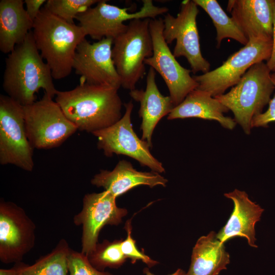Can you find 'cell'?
I'll list each match as a JSON object with an SVG mask.
<instances>
[{
  "mask_svg": "<svg viewBox=\"0 0 275 275\" xmlns=\"http://www.w3.org/2000/svg\"><path fill=\"white\" fill-rule=\"evenodd\" d=\"M118 90L79 83L71 90L58 91L55 101L78 130L92 134L113 125L122 118L123 103Z\"/></svg>",
  "mask_w": 275,
  "mask_h": 275,
  "instance_id": "1",
  "label": "cell"
},
{
  "mask_svg": "<svg viewBox=\"0 0 275 275\" xmlns=\"http://www.w3.org/2000/svg\"><path fill=\"white\" fill-rule=\"evenodd\" d=\"M53 79L49 66L36 46L32 30L6 59L3 89L7 95L25 106L37 101L36 94L40 89L53 98L58 92Z\"/></svg>",
  "mask_w": 275,
  "mask_h": 275,
  "instance_id": "2",
  "label": "cell"
},
{
  "mask_svg": "<svg viewBox=\"0 0 275 275\" xmlns=\"http://www.w3.org/2000/svg\"><path fill=\"white\" fill-rule=\"evenodd\" d=\"M32 32L36 46L53 79L59 80L69 75L77 47L87 36L84 29L42 7L34 22Z\"/></svg>",
  "mask_w": 275,
  "mask_h": 275,
  "instance_id": "3",
  "label": "cell"
},
{
  "mask_svg": "<svg viewBox=\"0 0 275 275\" xmlns=\"http://www.w3.org/2000/svg\"><path fill=\"white\" fill-rule=\"evenodd\" d=\"M271 74L266 63H256L228 92L215 97L232 112L234 121L246 134L251 133L253 118L262 113L271 100L275 89Z\"/></svg>",
  "mask_w": 275,
  "mask_h": 275,
  "instance_id": "4",
  "label": "cell"
},
{
  "mask_svg": "<svg viewBox=\"0 0 275 275\" xmlns=\"http://www.w3.org/2000/svg\"><path fill=\"white\" fill-rule=\"evenodd\" d=\"M151 19H133L128 29L114 40L112 55L121 87L133 90L146 73L145 61L153 54Z\"/></svg>",
  "mask_w": 275,
  "mask_h": 275,
  "instance_id": "5",
  "label": "cell"
},
{
  "mask_svg": "<svg viewBox=\"0 0 275 275\" xmlns=\"http://www.w3.org/2000/svg\"><path fill=\"white\" fill-rule=\"evenodd\" d=\"M28 138L34 149H50L61 146L77 130L52 98H42L23 106Z\"/></svg>",
  "mask_w": 275,
  "mask_h": 275,
  "instance_id": "6",
  "label": "cell"
},
{
  "mask_svg": "<svg viewBox=\"0 0 275 275\" xmlns=\"http://www.w3.org/2000/svg\"><path fill=\"white\" fill-rule=\"evenodd\" d=\"M272 48V39L253 38L237 51L231 54L223 64L212 71L193 75L198 84L197 89L205 91L215 97L238 84L254 64L267 61Z\"/></svg>",
  "mask_w": 275,
  "mask_h": 275,
  "instance_id": "7",
  "label": "cell"
},
{
  "mask_svg": "<svg viewBox=\"0 0 275 275\" xmlns=\"http://www.w3.org/2000/svg\"><path fill=\"white\" fill-rule=\"evenodd\" d=\"M106 1H99L94 7H91L76 17L79 25L86 35L99 41L104 38L114 40L125 32L128 24L126 20L155 19L166 13L169 9L153 4L152 0H143L141 9L134 13H128L129 8H120L106 3Z\"/></svg>",
  "mask_w": 275,
  "mask_h": 275,
  "instance_id": "8",
  "label": "cell"
},
{
  "mask_svg": "<svg viewBox=\"0 0 275 275\" xmlns=\"http://www.w3.org/2000/svg\"><path fill=\"white\" fill-rule=\"evenodd\" d=\"M34 148L27 136L23 106L8 95L0 96V163L33 170Z\"/></svg>",
  "mask_w": 275,
  "mask_h": 275,
  "instance_id": "9",
  "label": "cell"
},
{
  "mask_svg": "<svg viewBox=\"0 0 275 275\" xmlns=\"http://www.w3.org/2000/svg\"><path fill=\"white\" fill-rule=\"evenodd\" d=\"M198 5L191 0L181 4L176 17L169 13L164 15L163 37L168 44L176 40L173 53L175 58L185 57L194 73L210 71V64L201 53L197 25L199 12Z\"/></svg>",
  "mask_w": 275,
  "mask_h": 275,
  "instance_id": "10",
  "label": "cell"
},
{
  "mask_svg": "<svg viewBox=\"0 0 275 275\" xmlns=\"http://www.w3.org/2000/svg\"><path fill=\"white\" fill-rule=\"evenodd\" d=\"M124 105L125 113L118 122L92 133L98 139L97 148L108 157L114 154L126 155L152 171L159 174L164 172L162 163L150 152L148 143L140 139L133 129L131 121L133 103L130 101Z\"/></svg>",
  "mask_w": 275,
  "mask_h": 275,
  "instance_id": "11",
  "label": "cell"
},
{
  "mask_svg": "<svg viewBox=\"0 0 275 275\" xmlns=\"http://www.w3.org/2000/svg\"><path fill=\"white\" fill-rule=\"evenodd\" d=\"M163 19H151L149 29L153 42V54L145 61V65L157 72L164 81L174 107L196 89L198 84L190 75L191 70L177 61L163 37Z\"/></svg>",
  "mask_w": 275,
  "mask_h": 275,
  "instance_id": "12",
  "label": "cell"
},
{
  "mask_svg": "<svg viewBox=\"0 0 275 275\" xmlns=\"http://www.w3.org/2000/svg\"><path fill=\"white\" fill-rule=\"evenodd\" d=\"M36 225L24 210L15 203L0 201V260L20 262L34 246Z\"/></svg>",
  "mask_w": 275,
  "mask_h": 275,
  "instance_id": "13",
  "label": "cell"
},
{
  "mask_svg": "<svg viewBox=\"0 0 275 275\" xmlns=\"http://www.w3.org/2000/svg\"><path fill=\"white\" fill-rule=\"evenodd\" d=\"M116 198L107 190L85 195L82 208L75 215L73 223L82 226L81 251L88 255L98 243V236L105 225H118L127 210L116 204Z\"/></svg>",
  "mask_w": 275,
  "mask_h": 275,
  "instance_id": "14",
  "label": "cell"
},
{
  "mask_svg": "<svg viewBox=\"0 0 275 275\" xmlns=\"http://www.w3.org/2000/svg\"><path fill=\"white\" fill-rule=\"evenodd\" d=\"M114 40L104 38L91 43L85 39L77 46L73 69L80 76V83L110 87H121L112 55Z\"/></svg>",
  "mask_w": 275,
  "mask_h": 275,
  "instance_id": "15",
  "label": "cell"
},
{
  "mask_svg": "<svg viewBox=\"0 0 275 275\" xmlns=\"http://www.w3.org/2000/svg\"><path fill=\"white\" fill-rule=\"evenodd\" d=\"M224 196L233 201L234 208L227 222L217 233V238L225 243L234 237H243L250 246L257 248L255 226L264 209L244 191L235 189Z\"/></svg>",
  "mask_w": 275,
  "mask_h": 275,
  "instance_id": "16",
  "label": "cell"
},
{
  "mask_svg": "<svg viewBox=\"0 0 275 275\" xmlns=\"http://www.w3.org/2000/svg\"><path fill=\"white\" fill-rule=\"evenodd\" d=\"M227 10L248 39H272L271 0H229Z\"/></svg>",
  "mask_w": 275,
  "mask_h": 275,
  "instance_id": "17",
  "label": "cell"
},
{
  "mask_svg": "<svg viewBox=\"0 0 275 275\" xmlns=\"http://www.w3.org/2000/svg\"><path fill=\"white\" fill-rule=\"evenodd\" d=\"M156 71L150 67L146 78L145 90L135 89L129 92L130 97L140 103L139 111L142 121L140 129L142 139L152 148V136L159 121L168 115L174 107L169 96L163 95L155 81Z\"/></svg>",
  "mask_w": 275,
  "mask_h": 275,
  "instance_id": "18",
  "label": "cell"
},
{
  "mask_svg": "<svg viewBox=\"0 0 275 275\" xmlns=\"http://www.w3.org/2000/svg\"><path fill=\"white\" fill-rule=\"evenodd\" d=\"M168 181L158 173L138 171L130 162L122 160L112 171L101 170L94 176L91 183L98 187H103L117 198L139 185L166 187Z\"/></svg>",
  "mask_w": 275,
  "mask_h": 275,
  "instance_id": "19",
  "label": "cell"
},
{
  "mask_svg": "<svg viewBox=\"0 0 275 275\" xmlns=\"http://www.w3.org/2000/svg\"><path fill=\"white\" fill-rule=\"evenodd\" d=\"M229 109L208 93L199 89L190 92L184 100L174 107L168 120L198 118L218 122L224 128L233 129L236 125L234 119L224 115Z\"/></svg>",
  "mask_w": 275,
  "mask_h": 275,
  "instance_id": "20",
  "label": "cell"
},
{
  "mask_svg": "<svg viewBox=\"0 0 275 275\" xmlns=\"http://www.w3.org/2000/svg\"><path fill=\"white\" fill-rule=\"evenodd\" d=\"M24 5L22 0L0 1V50L4 53L11 52L33 30Z\"/></svg>",
  "mask_w": 275,
  "mask_h": 275,
  "instance_id": "21",
  "label": "cell"
},
{
  "mask_svg": "<svg viewBox=\"0 0 275 275\" xmlns=\"http://www.w3.org/2000/svg\"><path fill=\"white\" fill-rule=\"evenodd\" d=\"M230 262L225 243L210 231L200 237L193 248L187 275H218Z\"/></svg>",
  "mask_w": 275,
  "mask_h": 275,
  "instance_id": "22",
  "label": "cell"
},
{
  "mask_svg": "<svg viewBox=\"0 0 275 275\" xmlns=\"http://www.w3.org/2000/svg\"><path fill=\"white\" fill-rule=\"evenodd\" d=\"M70 249L67 240L62 238L50 253L34 264L15 263L17 275H69L68 256Z\"/></svg>",
  "mask_w": 275,
  "mask_h": 275,
  "instance_id": "23",
  "label": "cell"
},
{
  "mask_svg": "<svg viewBox=\"0 0 275 275\" xmlns=\"http://www.w3.org/2000/svg\"><path fill=\"white\" fill-rule=\"evenodd\" d=\"M210 16L216 31V46L220 47L222 41L231 38L245 45L249 41L231 17H229L216 0H193Z\"/></svg>",
  "mask_w": 275,
  "mask_h": 275,
  "instance_id": "24",
  "label": "cell"
},
{
  "mask_svg": "<svg viewBox=\"0 0 275 275\" xmlns=\"http://www.w3.org/2000/svg\"><path fill=\"white\" fill-rule=\"evenodd\" d=\"M122 241V239L113 241L105 239L98 243L95 249L86 256L91 264L98 270L104 271L106 268H118L127 260L121 251Z\"/></svg>",
  "mask_w": 275,
  "mask_h": 275,
  "instance_id": "25",
  "label": "cell"
},
{
  "mask_svg": "<svg viewBox=\"0 0 275 275\" xmlns=\"http://www.w3.org/2000/svg\"><path fill=\"white\" fill-rule=\"evenodd\" d=\"M97 0H47L44 8L51 14L70 23L77 15L97 4Z\"/></svg>",
  "mask_w": 275,
  "mask_h": 275,
  "instance_id": "26",
  "label": "cell"
},
{
  "mask_svg": "<svg viewBox=\"0 0 275 275\" xmlns=\"http://www.w3.org/2000/svg\"><path fill=\"white\" fill-rule=\"evenodd\" d=\"M68 269L69 275H113L108 271L97 270L85 254L71 249L68 256Z\"/></svg>",
  "mask_w": 275,
  "mask_h": 275,
  "instance_id": "27",
  "label": "cell"
},
{
  "mask_svg": "<svg viewBox=\"0 0 275 275\" xmlns=\"http://www.w3.org/2000/svg\"><path fill=\"white\" fill-rule=\"evenodd\" d=\"M124 228L127 232V236L124 240H122L121 249L125 257L127 259H130L133 264L138 260H141L147 264L149 268L157 265L158 263L157 261L152 259L138 250L136 246L135 241L131 237V219L127 221Z\"/></svg>",
  "mask_w": 275,
  "mask_h": 275,
  "instance_id": "28",
  "label": "cell"
},
{
  "mask_svg": "<svg viewBox=\"0 0 275 275\" xmlns=\"http://www.w3.org/2000/svg\"><path fill=\"white\" fill-rule=\"evenodd\" d=\"M271 79L275 86V74L271 73ZM268 109L264 112L255 117L251 124L252 128L259 127H267L268 124L275 122V95L271 99Z\"/></svg>",
  "mask_w": 275,
  "mask_h": 275,
  "instance_id": "29",
  "label": "cell"
},
{
  "mask_svg": "<svg viewBox=\"0 0 275 275\" xmlns=\"http://www.w3.org/2000/svg\"><path fill=\"white\" fill-rule=\"evenodd\" d=\"M46 0H25L26 11L29 17L34 22L38 16L42 6L46 2Z\"/></svg>",
  "mask_w": 275,
  "mask_h": 275,
  "instance_id": "30",
  "label": "cell"
},
{
  "mask_svg": "<svg viewBox=\"0 0 275 275\" xmlns=\"http://www.w3.org/2000/svg\"><path fill=\"white\" fill-rule=\"evenodd\" d=\"M272 13H273V36H272V48L269 59L266 61V64L270 70L271 73L275 74V0H271Z\"/></svg>",
  "mask_w": 275,
  "mask_h": 275,
  "instance_id": "31",
  "label": "cell"
},
{
  "mask_svg": "<svg viewBox=\"0 0 275 275\" xmlns=\"http://www.w3.org/2000/svg\"><path fill=\"white\" fill-rule=\"evenodd\" d=\"M145 275H155L152 273L148 268H145L143 270ZM168 275H187L186 272L181 268L177 269L175 272Z\"/></svg>",
  "mask_w": 275,
  "mask_h": 275,
  "instance_id": "32",
  "label": "cell"
},
{
  "mask_svg": "<svg viewBox=\"0 0 275 275\" xmlns=\"http://www.w3.org/2000/svg\"><path fill=\"white\" fill-rule=\"evenodd\" d=\"M0 275H17V270L14 266L10 269L1 268Z\"/></svg>",
  "mask_w": 275,
  "mask_h": 275,
  "instance_id": "33",
  "label": "cell"
}]
</instances>
